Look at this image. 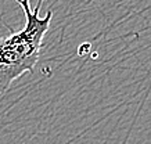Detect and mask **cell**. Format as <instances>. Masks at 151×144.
<instances>
[{
  "label": "cell",
  "mask_w": 151,
  "mask_h": 144,
  "mask_svg": "<svg viewBox=\"0 0 151 144\" xmlns=\"http://www.w3.org/2000/svg\"><path fill=\"white\" fill-rule=\"evenodd\" d=\"M25 15V25L21 31H11L0 36V94L10 89L11 83L25 72H32L40 54L42 42L50 28L53 11L45 17L39 15L43 0L31 7L29 0H15Z\"/></svg>",
  "instance_id": "obj_1"
}]
</instances>
